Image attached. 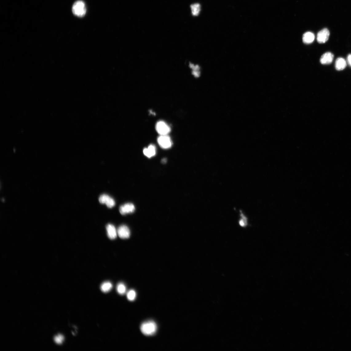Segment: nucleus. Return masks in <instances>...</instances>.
I'll return each instance as SVG.
<instances>
[{
	"instance_id": "1",
	"label": "nucleus",
	"mask_w": 351,
	"mask_h": 351,
	"mask_svg": "<svg viewBox=\"0 0 351 351\" xmlns=\"http://www.w3.org/2000/svg\"><path fill=\"white\" fill-rule=\"evenodd\" d=\"M141 332L146 336H151L155 334L157 330V326L153 321H145L141 324L140 327Z\"/></svg>"
},
{
	"instance_id": "2",
	"label": "nucleus",
	"mask_w": 351,
	"mask_h": 351,
	"mask_svg": "<svg viewBox=\"0 0 351 351\" xmlns=\"http://www.w3.org/2000/svg\"><path fill=\"white\" fill-rule=\"evenodd\" d=\"M73 14L79 17H83L85 15L86 9L85 4L82 1L76 2L73 4L72 7Z\"/></svg>"
},
{
	"instance_id": "3",
	"label": "nucleus",
	"mask_w": 351,
	"mask_h": 351,
	"mask_svg": "<svg viewBox=\"0 0 351 351\" xmlns=\"http://www.w3.org/2000/svg\"><path fill=\"white\" fill-rule=\"evenodd\" d=\"M157 141L158 144L163 149L171 148L172 144L170 137L168 135H160L158 138Z\"/></svg>"
},
{
	"instance_id": "4",
	"label": "nucleus",
	"mask_w": 351,
	"mask_h": 351,
	"mask_svg": "<svg viewBox=\"0 0 351 351\" xmlns=\"http://www.w3.org/2000/svg\"><path fill=\"white\" fill-rule=\"evenodd\" d=\"M157 132L160 135H167L171 131L170 128L163 121L158 122L156 125Z\"/></svg>"
},
{
	"instance_id": "5",
	"label": "nucleus",
	"mask_w": 351,
	"mask_h": 351,
	"mask_svg": "<svg viewBox=\"0 0 351 351\" xmlns=\"http://www.w3.org/2000/svg\"><path fill=\"white\" fill-rule=\"evenodd\" d=\"M99 201L102 204H105L108 208H111L115 206V201L110 196L106 194L101 195L99 198Z\"/></svg>"
},
{
	"instance_id": "6",
	"label": "nucleus",
	"mask_w": 351,
	"mask_h": 351,
	"mask_svg": "<svg viewBox=\"0 0 351 351\" xmlns=\"http://www.w3.org/2000/svg\"><path fill=\"white\" fill-rule=\"evenodd\" d=\"M330 36V32L327 28H324L318 32L317 35V41L320 43H324L328 40Z\"/></svg>"
},
{
	"instance_id": "7",
	"label": "nucleus",
	"mask_w": 351,
	"mask_h": 351,
	"mask_svg": "<svg viewBox=\"0 0 351 351\" xmlns=\"http://www.w3.org/2000/svg\"><path fill=\"white\" fill-rule=\"evenodd\" d=\"M117 235L122 239H127L129 237L131 233L127 226L122 225L120 226L117 230Z\"/></svg>"
},
{
	"instance_id": "8",
	"label": "nucleus",
	"mask_w": 351,
	"mask_h": 351,
	"mask_svg": "<svg viewBox=\"0 0 351 351\" xmlns=\"http://www.w3.org/2000/svg\"><path fill=\"white\" fill-rule=\"evenodd\" d=\"M135 209V207L133 203H128L120 207V212L122 215H124L133 212Z\"/></svg>"
},
{
	"instance_id": "9",
	"label": "nucleus",
	"mask_w": 351,
	"mask_h": 351,
	"mask_svg": "<svg viewBox=\"0 0 351 351\" xmlns=\"http://www.w3.org/2000/svg\"><path fill=\"white\" fill-rule=\"evenodd\" d=\"M106 229L107 235L110 239L113 240L116 238L117 232L114 226L110 224H107Z\"/></svg>"
},
{
	"instance_id": "10",
	"label": "nucleus",
	"mask_w": 351,
	"mask_h": 351,
	"mask_svg": "<svg viewBox=\"0 0 351 351\" xmlns=\"http://www.w3.org/2000/svg\"><path fill=\"white\" fill-rule=\"evenodd\" d=\"M333 55L330 52H327L322 55L320 59L321 63L323 65L331 64L333 60Z\"/></svg>"
},
{
	"instance_id": "11",
	"label": "nucleus",
	"mask_w": 351,
	"mask_h": 351,
	"mask_svg": "<svg viewBox=\"0 0 351 351\" xmlns=\"http://www.w3.org/2000/svg\"><path fill=\"white\" fill-rule=\"evenodd\" d=\"M143 152L144 154L148 158L153 156L156 154V147L154 145L151 144L148 148H145L144 149Z\"/></svg>"
},
{
	"instance_id": "12",
	"label": "nucleus",
	"mask_w": 351,
	"mask_h": 351,
	"mask_svg": "<svg viewBox=\"0 0 351 351\" xmlns=\"http://www.w3.org/2000/svg\"><path fill=\"white\" fill-rule=\"evenodd\" d=\"M315 39V35L312 32H307L305 33L303 36V41L305 44H309L312 43Z\"/></svg>"
},
{
	"instance_id": "13",
	"label": "nucleus",
	"mask_w": 351,
	"mask_h": 351,
	"mask_svg": "<svg viewBox=\"0 0 351 351\" xmlns=\"http://www.w3.org/2000/svg\"><path fill=\"white\" fill-rule=\"evenodd\" d=\"M346 62L344 59L339 58L337 59L335 63V67L337 70H342L346 68Z\"/></svg>"
},
{
	"instance_id": "14",
	"label": "nucleus",
	"mask_w": 351,
	"mask_h": 351,
	"mask_svg": "<svg viewBox=\"0 0 351 351\" xmlns=\"http://www.w3.org/2000/svg\"><path fill=\"white\" fill-rule=\"evenodd\" d=\"M112 285L111 283L109 281L105 282L103 283L101 286L100 288L101 291L104 293H106L109 292L112 289Z\"/></svg>"
},
{
	"instance_id": "15",
	"label": "nucleus",
	"mask_w": 351,
	"mask_h": 351,
	"mask_svg": "<svg viewBox=\"0 0 351 351\" xmlns=\"http://www.w3.org/2000/svg\"><path fill=\"white\" fill-rule=\"evenodd\" d=\"M192 14L197 16L199 15L201 10L200 5L199 4L195 3L191 6Z\"/></svg>"
},
{
	"instance_id": "16",
	"label": "nucleus",
	"mask_w": 351,
	"mask_h": 351,
	"mask_svg": "<svg viewBox=\"0 0 351 351\" xmlns=\"http://www.w3.org/2000/svg\"><path fill=\"white\" fill-rule=\"evenodd\" d=\"M116 290L119 294L123 295L126 292L127 288L125 285L123 283L120 282L117 285Z\"/></svg>"
},
{
	"instance_id": "17",
	"label": "nucleus",
	"mask_w": 351,
	"mask_h": 351,
	"mask_svg": "<svg viewBox=\"0 0 351 351\" xmlns=\"http://www.w3.org/2000/svg\"><path fill=\"white\" fill-rule=\"evenodd\" d=\"M127 297L129 301L132 302L134 301L136 297V293L133 290H129L127 294Z\"/></svg>"
},
{
	"instance_id": "18",
	"label": "nucleus",
	"mask_w": 351,
	"mask_h": 351,
	"mask_svg": "<svg viewBox=\"0 0 351 351\" xmlns=\"http://www.w3.org/2000/svg\"><path fill=\"white\" fill-rule=\"evenodd\" d=\"M64 337L63 336L59 335L55 337L54 341L55 342L58 344H61L64 341Z\"/></svg>"
},
{
	"instance_id": "19",
	"label": "nucleus",
	"mask_w": 351,
	"mask_h": 351,
	"mask_svg": "<svg viewBox=\"0 0 351 351\" xmlns=\"http://www.w3.org/2000/svg\"><path fill=\"white\" fill-rule=\"evenodd\" d=\"M347 61L349 65L351 67V54L348 55L347 58Z\"/></svg>"
},
{
	"instance_id": "20",
	"label": "nucleus",
	"mask_w": 351,
	"mask_h": 351,
	"mask_svg": "<svg viewBox=\"0 0 351 351\" xmlns=\"http://www.w3.org/2000/svg\"><path fill=\"white\" fill-rule=\"evenodd\" d=\"M166 161H167V160L166 159H164L162 160V162L163 163H165L166 162Z\"/></svg>"
}]
</instances>
